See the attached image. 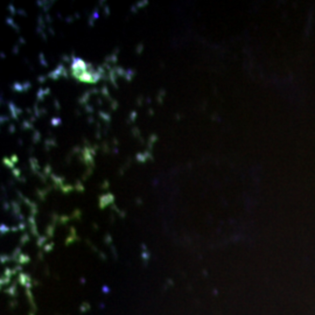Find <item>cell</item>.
Returning <instances> with one entry per match:
<instances>
[{
    "label": "cell",
    "instance_id": "3",
    "mask_svg": "<svg viewBox=\"0 0 315 315\" xmlns=\"http://www.w3.org/2000/svg\"><path fill=\"white\" fill-rule=\"evenodd\" d=\"M40 138H41V136H40V132H39V131H35V133H34V142H37V141H40Z\"/></svg>",
    "mask_w": 315,
    "mask_h": 315
},
{
    "label": "cell",
    "instance_id": "5",
    "mask_svg": "<svg viewBox=\"0 0 315 315\" xmlns=\"http://www.w3.org/2000/svg\"><path fill=\"white\" fill-rule=\"evenodd\" d=\"M15 131V127H14V125H9V132L11 133H13Z\"/></svg>",
    "mask_w": 315,
    "mask_h": 315
},
{
    "label": "cell",
    "instance_id": "1",
    "mask_svg": "<svg viewBox=\"0 0 315 315\" xmlns=\"http://www.w3.org/2000/svg\"><path fill=\"white\" fill-rule=\"evenodd\" d=\"M21 128H22V130H34V126H33L32 123H29V122H27V120H23L22 127H21Z\"/></svg>",
    "mask_w": 315,
    "mask_h": 315
},
{
    "label": "cell",
    "instance_id": "4",
    "mask_svg": "<svg viewBox=\"0 0 315 315\" xmlns=\"http://www.w3.org/2000/svg\"><path fill=\"white\" fill-rule=\"evenodd\" d=\"M51 124L57 126V125L61 124V119H60V118H52V119H51Z\"/></svg>",
    "mask_w": 315,
    "mask_h": 315
},
{
    "label": "cell",
    "instance_id": "2",
    "mask_svg": "<svg viewBox=\"0 0 315 315\" xmlns=\"http://www.w3.org/2000/svg\"><path fill=\"white\" fill-rule=\"evenodd\" d=\"M4 163L8 167V168H11V169H14V166H15V163L13 162L12 160H9V159H7V158H5L4 159Z\"/></svg>",
    "mask_w": 315,
    "mask_h": 315
}]
</instances>
